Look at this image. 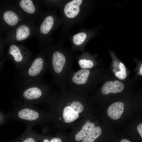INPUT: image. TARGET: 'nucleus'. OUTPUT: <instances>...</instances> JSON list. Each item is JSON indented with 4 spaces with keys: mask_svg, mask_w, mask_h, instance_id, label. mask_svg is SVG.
Wrapping results in <instances>:
<instances>
[{
    "mask_svg": "<svg viewBox=\"0 0 142 142\" xmlns=\"http://www.w3.org/2000/svg\"><path fill=\"white\" fill-rule=\"evenodd\" d=\"M115 132L116 136L114 142H133L131 139L128 136L119 132Z\"/></svg>",
    "mask_w": 142,
    "mask_h": 142,
    "instance_id": "nucleus-19",
    "label": "nucleus"
},
{
    "mask_svg": "<svg viewBox=\"0 0 142 142\" xmlns=\"http://www.w3.org/2000/svg\"><path fill=\"white\" fill-rule=\"evenodd\" d=\"M56 16L53 13H48L43 17L38 28L37 34L40 39H47L50 34L56 28L58 22Z\"/></svg>",
    "mask_w": 142,
    "mask_h": 142,
    "instance_id": "nucleus-8",
    "label": "nucleus"
},
{
    "mask_svg": "<svg viewBox=\"0 0 142 142\" xmlns=\"http://www.w3.org/2000/svg\"><path fill=\"white\" fill-rule=\"evenodd\" d=\"M16 85L18 99L34 105L41 104L53 99L50 96L52 85L43 80L35 82L19 80Z\"/></svg>",
    "mask_w": 142,
    "mask_h": 142,
    "instance_id": "nucleus-2",
    "label": "nucleus"
},
{
    "mask_svg": "<svg viewBox=\"0 0 142 142\" xmlns=\"http://www.w3.org/2000/svg\"><path fill=\"white\" fill-rule=\"evenodd\" d=\"M70 105L78 113H81L84 110V106L82 103L78 100H73L70 103Z\"/></svg>",
    "mask_w": 142,
    "mask_h": 142,
    "instance_id": "nucleus-17",
    "label": "nucleus"
},
{
    "mask_svg": "<svg viewBox=\"0 0 142 142\" xmlns=\"http://www.w3.org/2000/svg\"><path fill=\"white\" fill-rule=\"evenodd\" d=\"M120 71L116 72L115 75L116 77L120 79H124L126 77V74L125 67L123 63L120 62L119 64Z\"/></svg>",
    "mask_w": 142,
    "mask_h": 142,
    "instance_id": "nucleus-18",
    "label": "nucleus"
},
{
    "mask_svg": "<svg viewBox=\"0 0 142 142\" xmlns=\"http://www.w3.org/2000/svg\"><path fill=\"white\" fill-rule=\"evenodd\" d=\"M115 101L107 105L103 110L104 122L115 131L134 114L135 105L130 100Z\"/></svg>",
    "mask_w": 142,
    "mask_h": 142,
    "instance_id": "nucleus-3",
    "label": "nucleus"
},
{
    "mask_svg": "<svg viewBox=\"0 0 142 142\" xmlns=\"http://www.w3.org/2000/svg\"><path fill=\"white\" fill-rule=\"evenodd\" d=\"M124 87L123 84L119 80L108 81L105 82L102 87L100 93L104 96L118 94L122 93Z\"/></svg>",
    "mask_w": 142,
    "mask_h": 142,
    "instance_id": "nucleus-11",
    "label": "nucleus"
},
{
    "mask_svg": "<svg viewBox=\"0 0 142 142\" xmlns=\"http://www.w3.org/2000/svg\"><path fill=\"white\" fill-rule=\"evenodd\" d=\"M19 5L23 11L27 14H33L36 12V7L32 0H21L19 2Z\"/></svg>",
    "mask_w": 142,
    "mask_h": 142,
    "instance_id": "nucleus-16",
    "label": "nucleus"
},
{
    "mask_svg": "<svg viewBox=\"0 0 142 142\" xmlns=\"http://www.w3.org/2000/svg\"><path fill=\"white\" fill-rule=\"evenodd\" d=\"M13 109L7 114V118L21 121L33 126L43 124L44 113L34 105L23 102L19 99L12 100Z\"/></svg>",
    "mask_w": 142,
    "mask_h": 142,
    "instance_id": "nucleus-4",
    "label": "nucleus"
},
{
    "mask_svg": "<svg viewBox=\"0 0 142 142\" xmlns=\"http://www.w3.org/2000/svg\"><path fill=\"white\" fill-rule=\"evenodd\" d=\"M20 142H35V141L33 138L28 137L25 139L23 141Z\"/></svg>",
    "mask_w": 142,
    "mask_h": 142,
    "instance_id": "nucleus-21",
    "label": "nucleus"
},
{
    "mask_svg": "<svg viewBox=\"0 0 142 142\" xmlns=\"http://www.w3.org/2000/svg\"><path fill=\"white\" fill-rule=\"evenodd\" d=\"M32 32V28L29 23H23L14 29L13 33L10 35L11 37H10L13 40V42L23 41L31 36Z\"/></svg>",
    "mask_w": 142,
    "mask_h": 142,
    "instance_id": "nucleus-10",
    "label": "nucleus"
},
{
    "mask_svg": "<svg viewBox=\"0 0 142 142\" xmlns=\"http://www.w3.org/2000/svg\"><path fill=\"white\" fill-rule=\"evenodd\" d=\"M46 49H42L21 70L15 77L18 81L35 82L43 80L48 67Z\"/></svg>",
    "mask_w": 142,
    "mask_h": 142,
    "instance_id": "nucleus-5",
    "label": "nucleus"
},
{
    "mask_svg": "<svg viewBox=\"0 0 142 142\" xmlns=\"http://www.w3.org/2000/svg\"><path fill=\"white\" fill-rule=\"evenodd\" d=\"M139 73L141 74L142 75V63L141 64V65L139 69Z\"/></svg>",
    "mask_w": 142,
    "mask_h": 142,
    "instance_id": "nucleus-22",
    "label": "nucleus"
},
{
    "mask_svg": "<svg viewBox=\"0 0 142 142\" xmlns=\"http://www.w3.org/2000/svg\"><path fill=\"white\" fill-rule=\"evenodd\" d=\"M95 56L91 55L87 52L76 56L77 62L80 69H92L95 65Z\"/></svg>",
    "mask_w": 142,
    "mask_h": 142,
    "instance_id": "nucleus-12",
    "label": "nucleus"
},
{
    "mask_svg": "<svg viewBox=\"0 0 142 142\" xmlns=\"http://www.w3.org/2000/svg\"><path fill=\"white\" fill-rule=\"evenodd\" d=\"M95 126V124L93 122L88 121L83 126L81 130L75 135V139L77 141L82 140L86 135L90 133Z\"/></svg>",
    "mask_w": 142,
    "mask_h": 142,
    "instance_id": "nucleus-14",
    "label": "nucleus"
},
{
    "mask_svg": "<svg viewBox=\"0 0 142 142\" xmlns=\"http://www.w3.org/2000/svg\"><path fill=\"white\" fill-rule=\"evenodd\" d=\"M43 142H62L61 140L58 138H54L50 140L48 139H44Z\"/></svg>",
    "mask_w": 142,
    "mask_h": 142,
    "instance_id": "nucleus-20",
    "label": "nucleus"
},
{
    "mask_svg": "<svg viewBox=\"0 0 142 142\" xmlns=\"http://www.w3.org/2000/svg\"><path fill=\"white\" fill-rule=\"evenodd\" d=\"M97 31V29L83 30L73 35L71 39L70 50L73 53L78 50L84 51L88 42L96 35Z\"/></svg>",
    "mask_w": 142,
    "mask_h": 142,
    "instance_id": "nucleus-9",
    "label": "nucleus"
},
{
    "mask_svg": "<svg viewBox=\"0 0 142 142\" xmlns=\"http://www.w3.org/2000/svg\"><path fill=\"white\" fill-rule=\"evenodd\" d=\"M63 116L65 122L70 123L78 119L79 115L70 105L67 106L64 108Z\"/></svg>",
    "mask_w": 142,
    "mask_h": 142,
    "instance_id": "nucleus-15",
    "label": "nucleus"
},
{
    "mask_svg": "<svg viewBox=\"0 0 142 142\" xmlns=\"http://www.w3.org/2000/svg\"><path fill=\"white\" fill-rule=\"evenodd\" d=\"M89 4L82 0H73L67 2L62 8L64 22L66 23L69 22L71 25V23L73 24L79 20L80 21L81 18L83 19V17L85 16V13L88 10Z\"/></svg>",
    "mask_w": 142,
    "mask_h": 142,
    "instance_id": "nucleus-6",
    "label": "nucleus"
},
{
    "mask_svg": "<svg viewBox=\"0 0 142 142\" xmlns=\"http://www.w3.org/2000/svg\"><path fill=\"white\" fill-rule=\"evenodd\" d=\"M73 53L61 43L49 45L46 49L48 68L52 83L63 90L66 89L70 72L74 63Z\"/></svg>",
    "mask_w": 142,
    "mask_h": 142,
    "instance_id": "nucleus-1",
    "label": "nucleus"
},
{
    "mask_svg": "<svg viewBox=\"0 0 142 142\" xmlns=\"http://www.w3.org/2000/svg\"><path fill=\"white\" fill-rule=\"evenodd\" d=\"M32 52L22 45L12 43L7 52V58L13 63L16 69L20 71L30 61Z\"/></svg>",
    "mask_w": 142,
    "mask_h": 142,
    "instance_id": "nucleus-7",
    "label": "nucleus"
},
{
    "mask_svg": "<svg viewBox=\"0 0 142 142\" xmlns=\"http://www.w3.org/2000/svg\"><path fill=\"white\" fill-rule=\"evenodd\" d=\"M3 20L5 24L10 27H15L21 20L17 12L12 9L6 10L2 14Z\"/></svg>",
    "mask_w": 142,
    "mask_h": 142,
    "instance_id": "nucleus-13",
    "label": "nucleus"
}]
</instances>
